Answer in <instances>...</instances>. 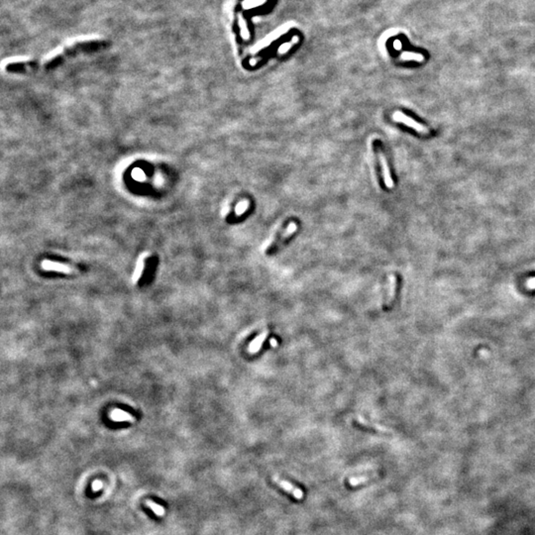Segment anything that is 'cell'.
Listing matches in <instances>:
<instances>
[{
	"label": "cell",
	"mask_w": 535,
	"mask_h": 535,
	"mask_svg": "<svg viewBox=\"0 0 535 535\" xmlns=\"http://www.w3.org/2000/svg\"><path fill=\"white\" fill-rule=\"evenodd\" d=\"M400 59L404 60V61H416V62H423L424 61V57L422 55L416 54V53H409V52L403 53L400 56Z\"/></svg>",
	"instance_id": "7c38bea8"
},
{
	"label": "cell",
	"mask_w": 535,
	"mask_h": 535,
	"mask_svg": "<svg viewBox=\"0 0 535 535\" xmlns=\"http://www.w3.org/2000/svg\"><path fill=\"white\" fill-rule=\"evenodd\" d=\"M248 205H249L248 201H245V200L242 201L241 203H239V204L236 206V214H237V215L243 214V213L246 211V209L248 208Z\"/></svg>",
	"instance_id": "9a60e30c"
},
{
	"label": "cell",
	"mask_w": 535,
	"mask_h": 535,
	"mask_svg": "<svg viewBox=\"0 0 535 535\" xmlns=\"http://www.w3.org/2000/svg\"><path fill=\"white\" fill-rule=\"evenodd\" d=\"M392 119L394 121H397V122H400V123H403L404 125L410 127V128H413L414 130H416L417 132L419 133H422V134H428L429 133V130L424 126L422 125L421 123L415 121L414 119L406 116L405 114H403L402 112H399V111H396L392 114Z\"/></svg>",
	"instance_id": "3957f363"
},
{
	"label": "cell",
	"mask_w": 535,
	"mask_h": 535,
	"mask_svg": "<svg viewBox=\"0 0 535 535\" xmlns=\"http://www.w3.org/2000/svg\"><path fill=\"white\" fill-rule=\"evenodd\" d=\"M391 280H392V281H391L390 295H389V300H388V301L385 303V305H384V310H389V309H390V308L393 306V304H394V302H395V300H396V298H397V296H398V293H399V290H400V280H399L398 276L393 275V276L391 277Z\"/></svg>",
	"instance_id": "8992f818"
},
{
	"label": "cell",
	"mask_w": 535,
	"mask_h": 535,
	"mask_svg": "<svg viewBox=\"0 0 535 535\" xmlns=\"http://www.w3.org/2000/svg\"><path fill=\"white\" fill-rule=\"evenodd\" d=\"M109 416H110V419H112L113 421H116V422H122V421L134 422L135 421V418L133 417L132 414H130L129 412L124 411L122 409H118V408L113 409L109 413Z\"/></svg>",
	"instance_id": "ba28073f"
},
{
	"label": "cell",
	"mask_w": 535,
	"mask_h": 535,
	"mask_svg": "<svg viewBox=\"0 0 535 535\" xmlns=\"http://www.w3.org/2000/svg\"><path fill=\"white\" fill-rule=\"evenodd\" d=\"M295 230H296V224H295V223H291L290 226H289V228L287 229V231H285V233H284L283 236L281 237V239L278 240V241H275V243L268 249L267 253H268V254H273L275 251H277L278 248L281 247V246H283V245L285 244V242L288 240V238H289L290 236H292V235L295 232Z\"/></svg>",
	"instance_id": "52a82bcc"
},
{
	"label": "cell",
	"mask_w": 535,
	"mask_h": 535,
	"mask_svg": "<svg viewBox=\"0 0 535 535\" xmlns=\"http://www.w3.org/2000/svg\"><path fill=\"white\" fill-rule=\"evenodd\" d=\"M355 422H356L358 425H360V426H362V427H364V428L372 429V430H375V431H378V432H381V433H387V434L389 433V431H388L386 428H384V427H382V426H378V425L372 424V423H369V422H367L366 420H363L362 418L357 419Z\"/></svg>",
	"instance_id": "8fae6325"
},
{
	"label": "cell",
	"mask_w": 535,
	"mask_h": 535,
	"mask_svg": "<svg viewBox=\"0 0 535 535\" xmlns=\"http://www.w3.org/2000/svg\"><path fill=\"white\" fill-rule=\"evenodd\" d=\"M42 268L45 271H53L58 273H64L67 275H71L75 272H78L75 268H73L70 265H66L59 262H52V261H44L42 264Z\"/></svg>",
	"instance_id": "5b68a950"
},
{
	"label": "cell",
	"mask_w": 535,
	"mask_h": 535,
	"mask_svg": "<svg viewBox=\"0 0 535 535\" xmlns=\"http://www.w3.org/2000/svg\"><path fill=\"white\" fill-rule=\"evenodd\" d=\"M41 69V62L39 60H30L24 62L9 63L5 67V71L9 74L26 75L39 71Z\"/></svg>",
	"instance_id": "7a4b0ae2"
},
{
	"label": "cell",
	"mask_w": 535,
	"mask_h": 535,
	"mask_svg": "<svg viewBox=\"0 0 535 535\" xmlns=\"http://www.w3.org/2000/svg\"><path fill=\"white\" fill-rule=\"evenodd\" d=\"M109 46H110V43L106 40L96 39V40L81 41L71 46H68L63 51H61V53L41 63V69H44L47 72L54 71L74 58H77L83 55L98 53L100 51L107 49Z\"/></svg>",
	"instance_id": "6da1fadb"
},
{
	"label": "cell",
	"mask_w": 535,
	"mask_h": 535,
	"mask_svg": "<svg viewBox=\"0 0 535 535\" xmlns=\"http://www.w3.org/2000/svg\"><path fill=\"white\" fill-rule=\"evenodd\" d=\"M526 287H527L528 290H535V278L527 280Z\"/></svg>",
	"instance_id": "2e32d148"
},
{
	"label": "cell",
	"mask_w": 535,
	"mask_h": 535,
	"mask_svg": "<svg viewBox=\"0 0 535 535\" xmlns=\"http://www.w3.org/2000/svg\"><path fill=\"white\" fill-rule=\"evenodd\" d=\"M273 481H274L278 486H280L283 489H285L286 491L290 492L294 498H296V499H302V498H303V496H304L303 491H302L299 487L293 486L291 482L282 479V478H281L280 476H278V475H274V476H273Z\"/></svg>",
	"instance_id": "277c9868"
},
{
	"label": "cell",
	"mask_w": 535,
	"mask_h": 535,
	"mask_svg": "<svg viewBox=\"0 0 535 535\" xmlns=\"http://www.w3.org/2000/svg\"><path fill=\"white\" fill-rule=\"evenodd\" d=\"M379 158H380V162H381V165H382V168H383L385 184H386V186L388 188L391 189L393 187V182H392V179H391V176H390V172H389V166H388L387 159H386L385 155L383 153H381V152L379 154Z\"/></svg>",
	"instance_id": "9c48e42d"
},
{
	"label": "cell",
	"mask_w": 535,
	"mask_h": 535,
	"mask_svg": "<svg viewBox=\"0 0 535 535\" xmlns=\"http://www.w3.org/2000/svg\"><path fill=\"white\" fill-rule=\"evenodd\" d=\"M101 487H102V483H101L100 481H96V482H94V484H93V489H94V490H98V489H100Z\"/></svg>",
	"instance_id": "e0dca14e"
},
{
	"label": "cell",
	"mask_w": 535,
	"mask_h": 535,
	"mask_svg": "<svg viewBox=\"0 0 535 535\" xmlns=\"http://www.w3.org/2000/svg\"><path fill=\"white\" fill-rule=\"evenodd\" d=\"M371 478V476H361V477H354V478H351L349 480V484L353 486H358L360 484H363V483H366L369 481V479Z\"/></svg>",
	"instance_id": "5bb4252c"
},
{
	"label": "cell",
	"mask_w": 535,
	"mask_h": 535,
	"mask_svg": "<svg viewBox=\"0 0 535 535\" xmlns=\"http://www.w3.org/2000/svg\"><path fill=\"white\" fill-rule=\"evenodd\" d=\"M268 335H269V331H265V332L261 333L254 341H252L251 344H250V347H249L250 352L251 353H257L261 349V347H262L264 341L266 340V338L268 337Z\"/></svg>",
	"instance_id": "30bf717a"
},
{
	"label": "cell",
	"mask_w": 535,
	"mask_h": 535,
	"mask_svg": "<svg viewBox=\"0 0 535 535\" xmlns=\"http://www.w3.org/2000/svg\"><path fill=\"white\" fill-rule=\"evenodd\" d=\"M146 505H147L149 508H151V509H152L157 515H159V516H163V515L165 514V508H164L162 505H160V504H158V503H155L154 501L147 500V501H146Z\"/></svg>",
	"instance_id": "4fadbf2b"
},
{
	"label": "cell",
	"mask_w": 535,
	"mask_h": 535,
	"mask_svg": "<svg viewBox=\"0 0 535 535\" xmlns=\"http://www.w3.org/2000/svg\"><path fill=\"white\" fill-rule=\"evenodd\" d=\"M271 344H272L274 347H277V346H278V342H277V340L274 339V338L271 339Z\"/></svg>",
	"instance_id": "ac0fdd59"
}]
</instances>
